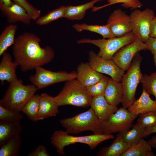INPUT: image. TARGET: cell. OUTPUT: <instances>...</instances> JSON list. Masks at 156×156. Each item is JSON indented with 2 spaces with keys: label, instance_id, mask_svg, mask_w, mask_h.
Listing matches in <instances>:
<instances>
[{
  "label": "cell",
  "instance_id": "6da1fadb",
  "mask_svg": "<svg viewBox=\"0 0 156 156\" xmlns=\"http://www.w3.org/2000/svg\"><path fill=\"white\" fill-rule=\"evenodd\" d=\"M40 38L35 34L25 32L16 38L12 45L14 61L24 72L35 69L50 62L54 53L50 46L42 47Z\"/></svg>",
  "mask_w": 156,
  "mask_h": 156
},
{
  "label": "cell",
  "instance_id": "7a4b0ae2",
  "mask_svg": "<svg viewBox=\"0 0 156 156\" xmlns=\"http://www.w3.org/2000/svg\"><path fill=\"white\" fill-rule=\"evenodd\" d=\"M54 98L59 107L71 105L86 107L90 106L92 97L86 87L75 79L66 81L62 89Z\"/></svg>",
  "mask_w": 156,
  "mask_h": 156
},
{
  "label": "cell",
  "instance_id": "3957f363",
  "mask_svg": "<svg viewBox=\"0 0 156 156\" xmlns=\"http://www.w3.org/2000/svg\"><path fill=\"white\" fill-rule=\"evenodd\" d=\"M38 90L34 85H24L18 79L10 83L0 105L8 109L20 112L29 100Z\"/></svg>",
  "mask_w": 156,
  "mask_h": 156
},
{
  "label": "cell",
  "instance_id": "277c9868",
  "mask_svg": "<svg viewBox=\"0 0 156 156\" xmlns=\"http://www.w3.org/2000/svg\"><path fill=\"white\" fill-rule=\"evenodd\" d=\"M112 134H102L75 136L70 135L66 131H55L51 137V142L60 155H65L64 148L65 146L76 143L88 145L91 150L95 148L100 143L105 140L113 139Z\"/></svg>",
  "mask_w": 156,
  "mask_h": 156
},
{
  "label": "cell",
  "instance_id": "5b68a950",
  "mask_svg": "<svg viewBox=\"0 0 156 156\" xmlns=\"http://www.w3.org/2000/svg\"><path fill=\"white\" fill-rule=\"evenodd\" d=\"M60 122L69 134H77L87 131L94 134H103L101 122L91 107L74 116L61 119Z\"/></svg>",
  "mask_w": 156,
  "mask_h": 156
},
{
  "label": "cell",
  "instance_id": "8992f818",
  "mask_svg": "<svg viewBox=\"0 0 156 156\" xmlns=\"http://www.w3.org/2000/svg\"><path fill=\"white\" fill-rule=\"evenodd\" d=\"M142 57L138 53L134 57L131 64L123 75L121 81L123 96L121 103L122 107L128 108L135 100L137 87L143 75L140 69Z\"/></svg>",
  "mask_w": 156,
  "mask_h": 156
},
{
  "label": "cell",
  "instance_id": "52a82bcc",
  "mask_svg": "<svg viewBox=\"0 0 156 156\" xmlns=\"http://www.w3.org/2000/svg\"><path fill=\"white\" fill-rule=\"evenodd\" d=\"M137 38L135 34L131 31L120 37L99 39L83 38L78 40L77 43L90 44L98 47L100 51L97 54L98 55L110 60H112L114 55L120 49Z\"/></svg>",
  "mask_w": 156,
  "mask_h": 156
},
{
  "label": "cell",
  "instance_id": "ba28073f",
  "mask_svg": "<svg viewBox=\"0 0 156 156\" xmlns=\"http://www.w3.org/2000/svg\"><path fill=\"white\" fill-rule=\"evenodd\" d=\"M34 74L30 75L29 80L38 90L47 87L52 84L76 79L77 72L68 73L61 71L54 72L39 66L35 69Z\"/></svg>",
  "mask_w": 156,
  "mask_h": 156
},
{
  "label": "cell",
  "instance_id": "9c48e42d",
  "mask_svg": "<svg viewBox=\"0 0 156 156\" xmlns=\"http://www.w3.org/2000/svg\"><path fill=\"white\" fill-rule=\"evenodd\" d=\"M137 117L130 112L127 109H118L106 120L100 122L103 134H112L116 132L122 133L129 130Z\"/></svg>",
  "mask_w": 156,
  "mask_h": 156
},
{
  "label": "cell",
  "instance_id": "30bf717a",
  "mask_svg": "<svg viewBox=\"0 0 156 156\" xmlns=\"http://www.w3.org/2000/svg\"><path fill=\"white\" fill-rule=\"evenodd\" d=\"M129 16L131 31L145 42L149 37L150 24L155 16L154 12L148 8L143 10L135 9Z\"/></svg>",
  "mask_w": 156,
  "mask_h": 156
},
{
  "label": "cell",
  "instance_id": "8fae6325",
  "mask_svg": "<svg viewBox=\"0 0 156 156\" xmlns=\"http://www.w3.org/2000/svg\"><path fill=\"white\" fill-rule=\"evenodd\" d=\"M89 63L97 72L110 76L113 79L121 81L125 71L120 68L112 60L100 57L93 51L89 52Z\"/></svg>",
  "mask_w": 156,
  "mask_h": 156
},
{
  "label": "cell",
  "instance_id": "7c38bea8",
  "mask_svg": "<svg viewBox=\"0 0 156 156\" xmlns=\"http://www.w3.org/2000/svg\"><path fill=\"white\" fill-rule=\"evenodd\" d=\"M146 50L145 43L137 38L117 51L112 60L118 67L125 71L129 67L136 54L140 51Z\"/></svg>",
  "mask_w": 156,
  "mask_h": 156
},
{
  "label": "cell",
  "instance_id": "4fadbf2b",
  "mask_svg": "<svg viewBox=\"0 0 156 156\" xmlns=\"http://www.w3.org/2000/svg\"><path fill=\"white\" fill-rule=\"evenodd\" d=\"M107 23L115 37L123 36L131 31L129 15L120 9L113 11L108 19Z\"/></svg>",
  "mask_w": 156,
  "mask_h": 156
},
{
  "label": "cell",
  "instance_id": "5bb4252c",
  "mask_svg": "<svg viewBox=\"0 0 156 156\" xmlns=\"http://www.w3.org/2000/svg\"><path fill=\"white\" fill-rule=\"evenodd\" d=\"M0 9L6 17L8 23L12 24L19 22L29 24L32 20L25 10L14 2L8 6L0 3Z\"/></svg>",
  "mask_w": 156,
  "mask_h": 156
},
{
  "label": "cell",
  "instance_id": "9a60e30c",
  "mask_svg": "<svg viewBox=\"0 0 156 156\" xmlns=\"http://www.w3.org/2000/svg\"><path fill=\"white\" fill-rule=\"evenodd\" d=\"M90 106L100 122L106 120L118 109L109 103L103 94L93 97Z\"/></svg>",
  "mask_w": 156,
  "mask_h": 156
},
{
  "label": "cell",
  "instance_id": "2e32d148",
  "mask_svg": "<svg viewBox=\"0 0 156 156\" xmlns=\"http://www.w3.org/2000/svg\"><path fill=\"white\" fill-rule=\"evenodd\" d=\"M77 70L76 79L86 87L96 83L104 76L92 68L89 63H81Z\"/></svg>",
  "mask_w": 156,
  "mask_h": 156
},
{
  "label": "cell",
  "instance_id": "e0dca14e",
  "mask_svg": "<svg viewBox=\"0 0 156 156\" xmlns=\"http://www.w3.org/2000/svg\"><path fill=\"white\" fill-rule=\"evenodd\" d=\"M127 109L132 114L137 116L149 112H156V101L152 100L150 95L143 89L139 98L135 99Z\"/></svg>",
  "mask_w": 156,
  "mask_h": 156
},
{
  "label": "cell",
  "instance_id": "ac0fdd59",
  "mask_svg": "<svg viewBox=\"0 0 156 156\" xmlns=\"http://www.w3.org/2000/svg\"><path fill=\"white\" fill-rule=\"evenodd\" d=\"M0 63V80L11 83L18 79L16 73V69L18 66L14 61L11 55L5 52L2 55Z\"/></svg>",
  "mask_w": 156,
  "mask_h": 156
},
{
  "label": "cell",
  "instance_id": "d6986e66",
  "mask_svg": "<svg viewBox=\"0 0 156 156\" xmlns=\"http://www.w3.org/2000/svg\"><path fill=\"white\" fill-rule=\"evenodd\" d=\"M58 106L54 97L47 93L40 95L38 120L55 116L59 113Z\"/></svg>",
  "mask_w": 156,
  "mask_h": 156
},
{
  "label": "cell",
  "instance_id": "ffe728a7",
  "mask_svg": "<svg viewBox=\"0 0 156 156\" xmlns=\"http://www.w3.org/2000/svg\"><path fill=\"white\" fill-rule=\"evenodd\" d=\"M110 104L117 106L121 103L122 90L121 82L109 78L103 94Z\"/></svg>",
  "mask_w": 156,
  "mask_h": 156
},
{
  "label": "cell",
  "instance_id": "44dd1931",
  "mask_svg": "<svg viewBox=\"0 0 156 156\" xmlns=\"http://www.w3.org/2000/svg\"><path fill=\"white\" fill-rule=\"evenodd\" d=\"M23 129L21 121L0 120V146L13 137L20 135Z\"/></svg>",
  "mask_w": 156,
  "mask_h": 156
},
{
  "label": "cell",
  "instance_id": "7402d4cb",
  "mask_svg": "<svg viewBox=\"0 0 156 156\" xmlns=\"http://www.w3.org/2000/svg\"><path fill=\"white\" fill-rule=\"evenodd\" d=\"M123 140L121 133L117 136L112 144L108 147L101 148L97 153L99 156H121L130 145Z\"/></svg>",
  "mask_w": 156,
  "mask_h": 156
},
{
  "label": "cell",
  "instance_id": "603a6c76",
  "mask_svg": "<svg viewBox=\"0 0 156 156\" xmlns=\"http://www.w3.org/2000/svg\"><path fill=\"white\" fill-rule=\"evenodd\" d=\"M152 147L142 138L131 144L121 156H155Z\"/></svg>",
  "mask_w": 156,
  "mask_h": 156
},
{
  "label": "cell",
  "instance_id": "cb8c5ba5",
  "mask_svg": "<svg viewBox=\"0 0 156 156\" xmlns=\"http://www.w3.org/2000/svg\"><path fill=\"white\" fill-rule=\"evenodd\" d=\"M102 0H92L88 3L80 5L66 6L64 18L71 20L81 19L84 17L87 10L93 9L95 3Z\"/></svg>",
  "mask_w": 156,
  "mask_h": 156
},
{
  "label": "cell",
  "instance_id": "d4e9b609",
  "mask_svg": "<svg viewBox=\"0 0 156 156\" xmlns=\"http://www.w3.org/2000/svg\"><path fill=\"white\" fill-rule=\"evenodd\" d=\"M73 27L79 32L86 30L96 33L102 36L104 39L115 37L109 25L107 23L103 25H91L86 23L75 24L73 25Z\"/></svg>",
  "mask_w": 156,
  "mask_h": 156
},
{
  "label": "cell",
  "instance_id": "484cf974",
  "mask_svg": "<svg viewBox=\"0 0 156 156\" xmlns=\"http://www.w3.org/2000/svg\"><path fill=\"white\" fill-rule=\"evenodd\" d=\"M17 26L12 24L6 27L0 36V56L14 43Z\"/></svg>",
  "mask_w": 156,
  "mask_h": 156
},
{
  "label": "cell",
  "instance_id": "4316f807",
  "mask_svg": "<svg viewBox=\"0 0 156 156\" xmlns=\"http://www.w3.org/2000/svg\"><path fill=\"white\" fill-rule=\"evenodd\" d=\"M20 135H17L0 146V156H17L22 142Z\"/></svg>",
  "mask_w": 156,
  "mask_h": 156
},
{
  "label": "cell",
  "instance_id": "83f0119b",
  "mask_svg": "<svg viewBox=\"0 0 156 156\" xmlns=\"http://www.w3.org/2000/svg\"><path fill=\"white\" fill-rule=\"evenodd\" d=\"M40 95H34L27 101L21 111L34 122L38 121Z\"/></svg>",
  "mask_w": 156,
  "mask_h": 156
},
{
  "label": "cell",
  "instance_id": "f1b7e54d",
  "mask_svg": "<svg viewBox=\"0 0 156 156\" xmlns=\"http://www.w3.org/2000/svg\"><path fill=\"white\" fill-rule=\"evenodd\" d=\"M66 6H62L39 17L36 21L39 25H47L55 20L64 17Z\"/></svg>",
  "mask_w": 156,
  "mask_h": 156
},
{
  "label": "cell",
  "instance_id": "f546056e",
  "mask_svg": "<svg viewBox=\"0 0 156 156\" xmlns=\"http://www.w3.org/2000/svg\"><path fill=\"white\" fill-rule=\"evenodd\" d=\"M145 129L136 123L130 130L121 133L124 141L130 144L143 138Z\"/></svg>",
  "mask_w": 156,
  "mask_h": 156
},
{
  "label": "cell",
  "instance_id": "4dcf8cb0",
  "mask_svg": "<svg viewBox=\"0 0 156 156\" xmlns=\"http://www.w3.org/2000/svg\"><path fill=\"white\" fill-rule=\"evenodd\" d=\"M143 89L149 95H153L156 101V72L149 75H143L141 81Z\"/></svg>",
  "mask_w": 156,
  "mask_h": 156
},
{
  "label": "cell",
  "instance_id": "1f68e13d",
  "mask_svg": "<svg viewBox=\"0 0 156 156\" xmlns=\"http://www.w3.org/2000/svg\"><path fill=\"white\" fill-rule=\"evenodd\" d=\"M23 118L20 112L13 110L0 105V120L5 122L21 121Z\"/></svg>",
  "mask_w": 156,
  "mask_h": 156
},
{
  "label": "cell",
  "instance_id": "d6a6232c",
  "mask_svg": "<svg viewBox=\"0 0 156 156\" xmlns=\"http://www.w3.org/2000/svg\"><path fill=\"white\" fill-rule=\"evenodd\" d=\"M109 77L104 75L99 81L86 87L87 91L92 97L104 94Z\"/></svg>",
  "mask_w": 156,
  "mask_h": 156
},
{
  "label": "cell",
  "instance_id": "836d02e7",
  "mask_svg": "<svg viewBox=\"0 0 156 156\" xmlns=\"http://www.w3.org/2000/svg\"><path fill=\"white\" fill-rule=\"evenodd\" d=\"M137 123L145 130L156 125V112H151L140 114Z\"/></svg>",
  "mask_w": 156,
  "mask_h": 156
},
{
  "label": "cell",
  "instance_id": "e575fe53",
  "mask_svg": "<svg viewBox=\"0 0 156 156\" xmlns=\"http://www.w3.org/2000/svg\"><path fill=\"white\" fill-rule=\"evenodd\" d=\"M16 3L23 7L26 11L32 20H36L40 17L41 11L35 8L26 0H13Z\"/></svg>",
  "mask_w": 156,
  "mask_h": 156
},
{
  "label": "cell",
  "instance_id": "d590c367",
  "mask_svg": "<svg viewBox=\"0 0 156 156\" xmlns=\"http://www.w3.org/2000/svg\"><path fill=\"white\" fill-rule=\"evenodd\" d=\"M108 3L106 6L114 4L122 3L121 6L126 8L135 10L140 8L143 5L140 0H107Z\"/></svg>",
  "mask_w": 156,
  "mask_h": 156
},
{
  "label": "cell",
  "instance_id": "8d00e7d4",
  "mask_svg": "<svg viewBox=\"0 0 156 156\" xmlns=\"http://www.w3.org/2000/svg\"><path fill=\"white\" fill-rule=\"evenodd\" d=\"M28 156H49L45 146L40 145L37 146L33 151L29 153Z\"/></svg>",
  "mask_w": 156,
  "mask_h": 156
},
{
  "label": "cell",
  "instance_id": "74e56055",
  "mask_svg": "<svg viewBox=\"0 0 156 156\" xmlns=\"http://www.w3.org/2000/svg\"><path fill=\"white\" fill-rule=\"evenodd\" d=\"M144 43L147 50L153 55L156 53V38L149 37Z\"/></svg>",
  "mask_w": 156,
  "mask_h": 156
},
{
  "label": "cell",
  "instance_id": "f35d334b",
  "mask_svg": "<svg viewBox=\"0 0 156 156\" xmlns=\"http://www.w3.org/2000/svg\"><path fill=\"white\" fill-rule=\"evenodd\" d=\"M149 37L156 38V16H154L151 22Z\"/></svg>",
  "mask_w": 156,
  "mask_h": 156
},
{
  "label": "cell",
  "instance_id": "ab89813d",
  "mask_svg": "<svg viewBox=\"0 0 156 156\" xmlns=\"http://www.w3.org/2000/svg\"><path fill=\"white\" fill-rule=\"evenodd\" d=\"M156 133V125L146 129L144 132L143 137H146L152 134Z\"/></svg>",
  "mask_w": 156,
  "mask_h": 156
},
{
  "label": "cell",
  "instance_id": "60d3db41",
  "mask_svg": "<svg viewBox=\"0 0 156 156\" xmlns=\"http://www.w3.org/2000/svg\"><path fill=\"white\" fill-rule=\"evenodd\" d=\"M147 142L152 148H156V135L152 137Z\"/></svg>",
  "mask_w": 156,
  "mask_h": 156
},
{
  "label": "cell",
  "instance_id": "b9f144b4",
  "mask_svg": "<svg viewBox=\"0 0 156 156\" xmlns=\"http://www.w3.org/2000/svg\"><path fill=\"white\" fill-rule=\"evenodd\" d=\"M13 3L12 0H0V3L3 4L6 6H10Z\"/></svg>",
  "mask_w": 156,
  "mask_h": 156
},
{
  "label": "cell",
  "instance_id": "7bdbcfd3",
  "mask_svg": "<svg viewBox=\"0 0 156 156\" xmlns=\"http://www.w3.org/2000/svg\"><path fill=\"white\" fill-rule=\"evenodd\" d=\"M153 58L156 67V53L153 54Z\"/></svg>",
  "mask_w": 156,
  "mask_h": 156
}]
</instances>
